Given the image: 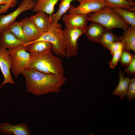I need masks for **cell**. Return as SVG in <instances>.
Returning <instances> with one entry per match:
<instances>
[{
  "label": "cell",
  "instance_id": "cell-12",
  "mask_svg": "<svg viewBox=\"0 0 135 135\" xmlns=\"http://www.w3.org/2000/svg\"><path fill=\"white\" fill-rule=\"evenodd\" d=\"M20 22L28 42L36 40L43 34L36 28L30 17H25Z\"/></svg>",
  "mask_w": 135,
  "mask_h": 135
},
{
  "label": "cell",
  "instance_id": "cell-28",
  "mask_svg": "<svg viewBox=\"0 0 135 135\" xmlns=\"http://www.w3.org/2000/svg\"><path fill=\"white\" fill-rule=\"evenodd\" d=\"M122 51H118L112 55V58L109 63L110 66L111 68L114 69L116 66L118 62L120 61Z\"/></svg>",
  "mask_w": 135,
  "mask_h": 135
},
{
  "label": "cell",
  "instance_id": "cell-2",
  "mask_svg": "<svg viewBox=\"0 0 135 135\" xmlns=\"http://www.w3.org/2000/svg\"><path fill=\"white\" fill-rule=\"evenodd\" d=\"M29 68L59 77H64L62 61L60 58L53 54L51 49L42 52L30 54Z\"/></svg>",
  "mask_w": 135,
  "mask_h": 135
},
{
  "label": "cell",
  "instance_id": "cell-23",
  "mask_svg": "<svg viewBox=\"0 0 135 135\" xmlns=\"http://www.w3.org/2000/svg\"><path fill=\"white\" fill-rule=\"evenodd\" d=\"M119 41V37L113 33L112 29H106L97 42L101 44L104 48L107 49L109 45L111 43Z\"/></svg>",
  "mask_w": 135,
  "mask_h": 135
},
{
  "label": "cell",
  "instance_id": "cell-15",
  "mask_svg": "<svg viewBox=\"0 0 135 135\" xmlns=\"http://www.w3.org/2000/svg\"><path fill=\"white\" fill-rule=\"evenodd\" d=\"M106 29L100 24L92 22L89 26H87L85 28L84 34L89 40L98 42Z\"/></svg>",
  "mask_w": 135,
  "mask_h": 135
},
{
  "label": "cell",
  "instance_id": "cell-30",
  "mask_svg": "<svg viewBox=\"0 0 135 135\" xmlns=\"http://www.w3.org/2000/svg\"><path fill=\"white\" fill-rule=\"evenodd\" d=\"M125 69L124 72L130 76H132L135 74V58L130 64Z\"/></svg>",
  "mask_w": 135,
  "mask_h": 135
},
{
  "label": "cell",
  "instance_id": "cell-31",
  "mask_svg": "<svg viewBox=\"0 0 135 135\" xmlns=\"http://www.w3.org/2000/svg\"><path fill=\"white\" fill-rule=\"evenodd\" d=\"M12 0L10 1V0H0V6L10 3L11 2Z\"/></svg>",
  "mask_w": 135,
  "mask_h": 135
},
{
  "label": "cell",
  "instance_id": "cell-32",
  "mask_svg": "<svg viewBox=\"0 0 135 135\" xmlns=\"http://www.w3.org/2000/svg\"><path fill=\"white\" fill-rule=\"evenodd\" d=\"M128 2H134V0H126Z\"/></svg>",
  "mask_w": 135,
  "mask_h": 135
},
{
  "label": "cell",
  "instance_id": "cell-7",
  "mask_svg": "<svg viewBox=\"0 0 135 135\" xmlns=\"http://www.w3.org/2000/svg\"><path fill=\"white\" fill-rule=\"evenodd\" d=\"M105 6L104 0H82L76 7L71 5L68 11L70 14L88 15L98 12Z\"/></svg>",
  "mask_w": 135,
  "mask_h": 135
},
{
  "label": "cell",
  "instance_id": "cell-14",
  "mask_svg": "<svg viewBox=\"0 0 135 135\" xmlns=\"http://www.w3.org/2000/svg\"><path fill=\"white\" fill-rule=\"evenodd\" d=\"M23 44L7 30L0 32V49L12 48Z\"/></svg>",
  "mask_w": 135,
  "mask_h": 135
},
{
  "label": "cell",
  "instance_id": "cell-9",
  "mask_svg": "<svg viewBox=\"0 0 135 135\" xmlns=\"http://www.w3.org/2000/svg\"><path fill=\"white\" fill-rule=\"evenodd\" d=\"M12 62L9 52L6 49H0V68L4 77L3 82L0 86V89L5 84H14L10 73Z\"/></svg>",
  "mask_w": 135,
  "mask_h": 135
},
{
  "label": "cell",
  "instance_id": "cell-18",
  "mask_svg": "<svg viewBox=\"0 0 135 135\" xmlns=\"http://www.w3.org/2000/svg\"><path fill=\"white\" fill-rule=\"evenodd\" d=\"M59 0H38L32 8L34 12H42L51 16L54 11L55 6Z\"/></svg>",
  "mask_w": 135,
  "mask_h": 135
},
{
  "label": "cell",
  "instance_id": "cell-8",
  "mask_svg": "<svg viewBox=\"0 0 135 135\" xmlns=\"http://www.w3.org/2000/svg\"><path fill=\"white\" fill-rule=\"evenodd\" d=\"M36 3L35 0H24L12 12L6 15L0 16V32L6 30L22 12L32 9Z\"/></svg>",
  "mask_w": 135,
  "mask_h": 135
},
{
  "label": "cell",
  "instance_id": "cell-26",
  "mask_svg": "<svg viewBox=\"0 0 135 135\" xmlns=\"http://www.w3.org/2000/svg\"><path fill=\"white\" fill-rule=\"evenodd\" d=\"M127 98L129 101L135 97V77L130 79L127 91Z\"/></svg>",
  "mask_w": 135,
  "mask_h": 135
},
{
  "label": "cell",
  "instance_id": "cell-11",
  "mask_svg": "<svg viewBox=\"0 0 135 135\" xmlns=\"http://www.w3.org/2000/svg\"><path fill=\"white\" fill-rule=\"evenodd\" d=\"M65 27H76L85 28L88 21V15L76 14H64L62 19Z\"/></svg>",
  "mask_w": 135,
  "mask_h": 135
},
{
  "label": "cell",
  "instance_id": "cell-19",
  "mask_svg": "<svg viewBox=\"0 0 135 135\" xmlns=\"http://www.w3.org/2000/svg\"><path fill=\"white\" fill-rule=\"evenodd\" d=\"M26 51L30 54L40 53L51 49V44L44 41H38L23 44Z\"/></svg>",
  "mask_w": 135,
  "mask_h": 135
},
{
  "label": "cell",
  "instance_id": "cell-27",
  "mask_svg": "<svg viewBox=\"0 0 135 135\" xmlns=\"http://www.w3.org/2000/svg\"><path fill=\"white\" fill-rule=\"evenodd\" d=\"M123 46L120 41L112 42L109 45L108 49L110 51V53L113 55L116 52L123 50Z\"/></svg>",
  "mask_w": 135,
  "mask_h": 135
},
{
  "label": "cell",
  "instance_id": "cell-17",
  "mask_svg": "<svg viewBox=\"0 0 135 135\" xmlns=\"http://www.w3.org/2000/svg\"><path fill=\"white\" fill-rule=\"evenodd\" d=\"M119 83L117 87L112 92L114 95L119 97L120 100H122L126 95L127 90L130 79L128 76L124 77V74L119 68Z\"/></svg>",
  "mask_w": 135,
  "mask_h": 135
},
{
  "label": "cell",
  "instance_id": "cell-25",
  "mask_svg": "<svg viewBox=\"0 0 135 135\" xmlns=\"http://www.w3.org/2000/svg\"><path fill=\"white\" fill-rule=\"evenodd\" d=\"M135 58V56L125 50H123L121 53L120 61L121 66L123 67H127Z\"/></svg>",
  "mask_w": 135,
  "mask_h": 135
},
{
  "label": "cell",
  "instance_id": "cell-1",
  "mask_svg": "<svg viewBox=\"0 0 135 135\" xmlns=\"http://www.w3.org/2000/svg\"><path fill=\"white\" fill-rule=\"evenodd\" d=\"M25 79L27 92L36 96L59 92L67 79L29 68L21 72Z\"/></svg>",
  "mask_w": 135,
  "mask_h": 135
},
{
  "label": "cell",
  "instance_id": "cell-29",
  "mask_svg": "<svg viewBox=\"0 0 135 135\" xmlns=\"http://www.w3.org/2000/svg\"><path fill=\"white\" fill-rule=\"evenodd\" d=\"M17 2L16 0H12L10 3L0 6V14L6 12L10 7L15 6Z\"/></svg>",
  "mask_w": 135,
  "mask_h": 135
},
{
  "label": "cell",
  "instance_id": "cell-13",
  "mask_svg": "<svg viewBox=\"0 0 135 135\" xmlns=\"http://www.w3.org/2000/svg\"><path fill=\"white\" fill-rule=\"evenodd\" d=\"M37 13L30 18L36 27L41 32L43 33L48 32L51 25L50 16L42 12Z\"/></svg>",
  "mask_w": 135,
  "mask_h": 135
},
{
  "label": "cell",
  "instance_id": "cell-21",
  "mask_svg": "<svg viewBox=\"0 0 135 135\" xmlns=\"http://www.w3.org/2000/svg\"><path fill=\"white\" fill-rule=\"evenodd\" d=\"M76 0L80 2L82 0H61L59 8L57 12L50 16L51 22H58L62 16L68 11L72 2Z\"/></svg>",
  "mask_w": 135,
  "mask_h": 135
},
{
  "label": "cell",
  "instance_id": "cell-20",
  "mask_svg": "<svg viewBox=\"0 0 135 135\" xmlns=\"http://www.w3.org/2000/svg\"><path fill=\"white\" fill-rule=\"evenodd\" d=\"M106 6L112 8H121L127 9L131 12L135 10V2H130L126 0H104Z\"/></svg>",
  "mask_w": 135,
  "mask_h": 135
},
{
  "label": "cell",
  "instance_id": "cell-24",
  "mask_svg": "<svg viewBox=\"0 0 135 135\" xmlns=\"http://www.w3.org/2000/svg\"><path fill=\"white\" fill-rule=\"evenodd\" d=\"M130 26L135 28V13L121 8H113Z\"/></svg>",
  "mask_w": 135,
  "mask_h": 135
},
{
  "label": "cell",
  "instance_id": "cell-5",
  "mask_svg": "<svg viewBox=\"0 0 135 135\" xmlns=\"http://www.w3.org/2000/svg\"><path fill=\"white\" fill-rule=\"evenodd\" d=\"M12 64L11 71L17 79L23 71L29 68L30 54L23 44L8 49Z\"/></svg>",
  "mask_w": 135,
  "mask_h": 135
},
{
  "label": "cell",
  "instance_id": "cell-4",
  "mask_svg": "<svg viewBox=\"0 0 135 135\" xmlns=\"http://www.w3.org/2000/svg\"><path fill=\"white\" fill-rule=\"evenodd\" d=\"M49 30L43 33L36 40L48 42L52 44L51 50L54 54L62 58L66 57L63 30L61 24L58 22H51Z\"/></svg>",
  "mask_w": 135,
  "mask_h": 135
},
{
  "label": "cell",
  "instance_id": "cell-33",
  "mask_svg": "<svg viewBox=\"0 0 135 135\" xmlns=\"http://www.w3.org/2000/svg\"><path fill=\"white\" fill-rule=\"evenodd\" d=\"M10 0V1H11V0ZM22 0V1H23L24 0ZM35 0V1H36V2H37L38 0Z\"/></svg>",
  "mask_w": 135,
  "mask_h": 135
},
{
  "label": "cell",
  "instance_id": "cell-16",
  "mask_svg": "<svg viewBox=\"0 0 135 135\" xmlns=\"http://www.w3.org/2000/svg\"><path fill=\"white\" fill-rule=\"evenodd\" d=\"M119 41L123 46V50L135 52V28L130 26L119 37Z\"/></svg>",
  "mask_w": 135,
  "mask_h": 135
},
{
  "label": "cell",
  "instance_id": "cell-10",
  "mask_svg": "<svg viewBox=\"0 0 135 135\" xmlns=\"http://www.w3.org/2000/svg\"><path fill=\"white\" fill-rule=\"evenodd\" d=\"M0 132L3 134H31L29 126L24 123H20L16 125L12 124L8 122L0 123Z\"/></svg>",
  "mask_w": 135,
  "mask_h": 135
},
{
  "label": "cell",
  "instance_id": "cell-3",
  "mask_svg": "<svg viewBox=\"0 0 135 135\" xmlns=\"http://www.w3.org/2000/svg\"><path fill=\"white\" fill-rule=\"evenodd\" d=\"M88 21L97 22L106 29L119 28L124 31L129 24L112 8L105 6L100 11L88 14Z\"/></svg>",
  "mask_w": 135,
  "mask_h": 135
},
{
  "label": "cell",
  "instance_id": "cell-6",
  "mask_svg": "<svg viewBox=\"0 0 135 135\" xmlns=\"http://www.w3.org/2000/svg\"><path fill=\"white\" fill-rule=\"evenodd\" d=\"M85 28L76 27H65L63 30L66 57L70 58L76 56L78 52V40L79 38L84 34Z\"/></svg>",
  "mask_w": 135,
  "mask_h": 135
},
{
  "label": "cell",
  "instance_id": "cell-22",
  "mask_svg": "<svg viewBox=\"0 0 135 135\" xmlns=\"http://www.w3.org/2000/svg\"><path fill=\"white\" fill-rule=\"evenodd\" d=\"M6 30L13 34L24 44L28 42L24 34L22 24L20 21H15L13 22L10 25Z\"/></svg>",
  "mask_w": 135,
  "mask_h": 135
}]
</instances>
